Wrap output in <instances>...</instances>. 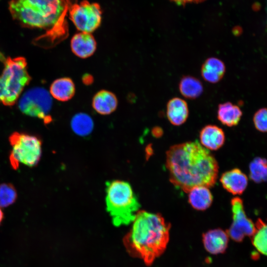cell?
Segmentation results:
<instances>
[{"instance_id":"cell-1","label":"cell","mask_w":267,"mask_h":267,"mask_svg":"<svg viewBox=\"0 0 267 267\" xmlns=\"http://www.w3.org/2000/svg\"><path fill=\"white\" fill-rule=\"evenodd\" d=\"M166 161L170 182L185 192L198 186L212 187L216 182L218 162L197 141L172 146L166 152Z\"/></svg>"},{"instance_id":"cell-2","label":"cell","mask_w":267,"mask_h":267,"mask_svg":"<svg viewBox=\"0 0 267 267\" xmlns=\"http://www.w3.org/2000/svg\"><path fill=\"white\" fill-rule=\"evenodd\" d=\"M126 244L130 253L151 265L166 249L171 224L159 213L139 211L132 222Z\"/></svg>"},{"instance_id":"cell-3","label":"cell","mask_w":267,"mask_h":267,"mask_svg":"<svg viewBox=\"0 0 267 267\" xmlns=\"http://www.w3.org/2000/svg\"><path fill=\"white\" fill-rule=\"evenodd\" d=\"M75 0H11L9 10L12 18L24 27L50 29L66 15Z\"/></svg>"},{"instance_id":"cell-4","label":"cell","mask_w":267,"mask_h":267,"mask_svg":"<svg viewBox=\"0 0 267 267\" xmlns=\"http://www.w3.org/2000/svg\"><path fill=\"white\" fill-rule=\"evenodd\" d=\"M106 205L116 226L127 225L134 220L140 204L128 182L115 180L107 182Z\"/></svg>"},{"instance_id":"cell-5","label":"cell","mask_w":267,"mask_h":267,"mask_svg":"<svg viewBox=\"0 0 267 267\" xmlns=\"http://www.w3.org/2000/svg\"><path fill=\"white\" fill-rule=\"evenodd\" d=\"M3 61L4 68L0 75V102L4 105L12 106L31 78L25 58L7 57Z\"/></svg>"},{"instance_id":"cell-6","label":"cell","mask_w":267,"mask_h":267,"mask_svg":"<svg viewBox=\"0 0 267 267\" xmlns=\"http://www.w3.org/2000/svg\"><path fill=\"white\" fill-rule=\"evenodd\" d=\"M12 147L10 162L14 169L20 164L29 167L35 166L42 154V141L38 137L18 132L12 133L9 137Z\"/></svg>"},{"instance_id":"cell-7","label":"cell","mask_w":267,"mask_h":267,"mask_svg":"<svg viewBox=\"0 0 267 267\" xmlns=\"http://www.w3.org/2000/svg\"><path fill=\"white\" fill-rule=\"evenodd\" d=\"M70 19L80 32L90 33L96 30L101 22L102 12L97 3L84 0L72 2L68 9Z\"/></svg>"},{"instance_id":"cell-8","label":"cell","mask_w":267,"mask_h":267,"mask_svg":"<svg viewBox=\"0 0 267 267\" xmlns=\"http://www.w3.org/2000/svg\"><path fill=\"white\" fill-rule=\"evenodd\" d=\"M50 94L43 88L31 89L22 95L19 107L23 113L44 120L48 123L51 121L48 113L52 106Z\"/></svg>"},{"instance_id":"cell-9","label":"cell","mask_w":267,"mask_h":267,"mask_svg":"<svg viewBox=\"0 0 267 267\" xmlns=\"http://www.w3.org/2000/svg\"><path fill=\"white\" fill-rule=\"evenodd\" d=\"M232 222L227 232L233 240L240 242L245 237H251L255 231V224L247 217L242 200L234 197L231 200Z\"/></svg>"},{"instance_id":"cell-10","label":"cell","mask_w":267,"mask_h":267,"mask_svg":"<svg viewBox=\"0 0 267 267\" xmlns=\"http://www.w3.org/2000/svg\"><path fill=\"white\" fill-rule=\"evenodd\" d=\"M229 238L227 231L221 228H215L203 233L202 242L206 251L213 255H218L226 251Z\"/></svg>"},{"instance_id":"cell-11","label":"cell","mask_w":267,"mask_h":267,"mask_svg":"<svg viewBox=\"0 0 267 267\" xmlns=\"http://www.w3.org/2000/svg\"><path fill=\"white\" fill-rule=\"evenodd\" d=\"M96 42L90 33L79 32L71 39L70 46L72 52L77 57L87 58L91 56L96 49Z\"/></svg>"},{"instance_id":"cell-12","label":"cell","mask_w":267,"mask_h":267,"mask_svg":"<svg viewBox=\"0 0 267 267\" xmlns=\"http://www.w3.org/2000/svg\"><path fill=\"white\" fill-rule=\"evenodd\" d=\"M220 180L226 191L234 195H240L246 189L248 179L240 169L235 168L222 174Z\"/></svg>"},{"instance_id":"cell-13","label":"cell","mask_w":267,"mask_h":267,"mask_svg":"<svg viewBox=\"0 0 267 267\" xmlns=\"http://www.w3.org/2000/svg\"><path fill=\"white\" fill-rule=\"evenodd\" d=\"M201 145L207 149L216 150L220 148L225 141L223 130L218 126L208 125L203 127L199 134Z\"/></svg>"},{"instance_id":"cell-14","label":"cell","mask_w":267,"mask_h":267,"mask_svg":"<svg viewBox=\"0 0 267 267\" xmlns=\"http://www.w3.org/2000/svg\"><path fill=\"white\" fill-rule=\"evenodd\" d=\"M167 117L174 126H180L187 120L189 110L187 102L179 97H173L168 102L166 107Z\"/></svg>"},{"instance_id":"cell-15","label":"cell","mask_w":267,"mask_h":267,"mask_svg":"<svg viewBox=\"0 0 267 267\" xmlns=\"http://www.w3.org/2000/svg\"><path fill=\"white\" fill-rule=\"evenodd\" d=\"M118 106V99L113 92L102 89L98 91L92 100V106L98 114L109 115L115 111Z\"/></svg>"},{"instance_id":"cell-16","label":"cell","mask_w":267,"mask_h":267,"mask_svg":"<svg viewBox=\"0 0 267 267\" xmlns=\"http://www.w3.org/2000/svg\"><path fill=\"white\" fill-rule=\"evenodd\" d=\"M225 72L224 63L216 57L207 58L203 63L201 69V76L204 80L213 84L220 81Z\"/></svg>"},{"instance_id":"cell-17","label":"cell","mask_w":267,"mask_h":267,"mask_svg":"<svg viewBox=\"0 0 267 267\" xmlns=\"http://www.w3.org/2000/svg\"><path fill=\"white\" fill-rule=\"evenodd\" d=\"M50 95L60 101L70 100L75 93V86L73 80L68 77L58 78L50 87Z\"/></svg>"},{"instance_id":"cell-18","label":"cell","mask_w":267,"mask_h":267,"mask_svg":"<svg viewBox=\"0 0 267 267\" xmlns=\"http://www.w3.org/2000/svg\"><path fill=\"white\" fill-rule=\"evenodd\" d=\"M209 187L198 186L192 188L188 193V202L195 209L204 211L210 207L213 202V195Z\"/></svg>"},{"instance_id":"cell-19","label":"cell","mask_w":267,"mask_h":267,"mask_svg":"<svg viewBox=\"0 0 267 267\" xmlns=\"http://www.w3.org/2000/svg\"><path fill=\"white\" fill-rule=\"evenodd\" d=\"M242 115L240 107L230 102L221 103L219 105L217 118L224 125L233 127L237 125Z\"/></svg>"},{"instance_id":"cell-20","label":"cell","mask_w":267,"mask_h":267,"mask_svg":"<svg viewBox=\"0 0 267 267\" xmlns=\"http://www.w3.org/2000/svg\"><path fill=\"white\" fill-rule=\"evenodd\" d=\"M178 88L183 96L190 99L198 98L203 91L201 82L198 79L191 76L182 77L179 83Z\"/></svg>"},{"instance_id":"cell-21","label":"cell","mask_w":267,"mask_h":267,"mask_svg":"<svg viewBox=\"0 0 267 267\" xmlns=\"http://www.w3.org/2000/svg\"><path fill=\"white\" fill-rule=\"evenodd\" d=\"M255 224V231L251 237L252 245L258 252L267 256V223L258 219Z\"/></svg>"},{"instance_id":"cell-22","label":"cell","mask_w":267,"mask_h":267,"mask_svg":"<svg viewBox=\"0 0 267 267\" xmlns=\"http://www.w3.org/2000/svg\"><path fill=\"white\" fill-rule=\"evenodd\" d=\"M71 125L75 133L80 136H86L92 132L94 124L89 115L85 113H79L72 118Z\"/></svg>"},{"instance_id":"cell-23","label":"cell","mask_w":267,"mask_h":267,"mask_svg":"<svg viewBox=\"0 0 267 267\" xmlns=\"http://www.w3.org/2000/svg\"><path fill=\"white\" fill-rule=\"evenodd\" d=\"M249 176L256 183L267 181V160L261 157L255 158L249 165Z\"/></svg>"},{"instance_id":"cell-24","label":"cell","mask_w":267,"mask_h":267,"mask_svg":"<svg viewBox=\"0 0 267 267\" xmlns=\"http://www.w3.org/2000/svg\"><path fill=\"white\" fill-rule=\"evenodd\" d=\"M17 194L13 185L10 183L0 185V207H7L14 203L16 200Z\"/></svg>"},{"instance_id":"cell-25","label":"cell","mask_w":267,"mask_h":267,"mask_svg":"<svg viewBox=\"0 0 267 267\" xmlns=\"http://www.w3.org/2000/svg\"><path fill=\"white\" fill-rule=\"evenodd\" d=\"M253 122L256 129L263 133L267 132V108L258 110L254 115Z\"/></svg>"},{"instance_id":"cell-26","label":"cell","mask_w":267,"mask_h":267,"mask_svg":"<svg viewBox=\"0 0 267 267\" xmlns=\"http://www.w3.org/2000/svg\"><path fill=\"white\" fill-rule=\"evenodd\" d=\"M171 1H173L178 5H184L188 3H198L202 2L206 0H170Z\"/></svg>"},{"instance_id":"cell-27","label":"cell","mask_w":267,"mask_h":267,"mask_svg":"<svg viewBox=\"0 0 267 267\" xmlns=\"http://www.w3.org/2000/svg\"><path fill=\"white\" fill-rule=\"evenodd\" d=\"M83 81L86 84H90L93 81V78L91 75L86 74L83 78Z\"/></svg>"},{"instance_id":"cell-28","label":"cell","mask_w":267,"mask_h":267,"mask_svg":"<svg viewBox=\"0 0 267 267\" xmlns=\"http://www.w3.org/2000/svg\"><path fill=\"white\" fill-rule=\"evenodd\" d=\"M4 217L3 213L0 207V224L1 223Z\"/></svg>"},{"instance_id":"cell-29","label":"cell","mask_w":267,"mask_h":267,"mask_svg":"<svg viewBox=\"0 0 267 267\" xmlns=\"http://www.w3.org/2000/svg\"></svg>"}]
</instances>
